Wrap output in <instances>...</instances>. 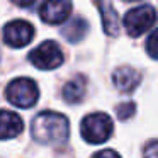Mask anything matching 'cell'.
<instances>
[{
    "label": "cell",
    "mask_w": 158,
    "mask_h": 158,
    "mask_svg": "<svg viewBox=\"0 0 158 158\" xmlns=\"http://www.w3.org/2000/svg\"><path fill=\"white\" fill-rule=\"evenodd\" d=\"M72 14L70 0H46L39 9V17L46 24H61Z\"/></svg>",
    "instance_id": "7"
},
{
    "label": "cell",
    "mask_w": 158,
    "mask_h": 158,
    "mask_svg": "<svg viewBox=\"0 0 158 158\" xmlns=\"http://www.w3.org/2000/svg\"><path fill=\"white\" fill-rule=\"evenodd\" d=\"M95 5L99 7L100 17H102V27L109 36L119 34V14L116 12L110 0H95Z\"/></svg>",
    "instance_id": "10"
},
{
    "label": "cell",
    "mask_w": 158,
    "mask_h": 158,
    "mask_svg": "<svg viewBox=\"0 0 158 158\" xmlns=\"http://www.w3.org/2000/svg\"><path fill=\"white\" fill-rule=\"evenodd\" d=\"M134 110H136L134 102H123V104H119V106L116 107V114H117V117H119L121 121L129 119V117L134 114Z\"/></svg>",
    "instance_id": "13"
},
{
    "label": "cell",
    "mask_w": 158,
    "mask_h": 158,
    "mask_svg": "<svg viewBox=\"0 0 158 158\" xmlns=\"http://www.w3.org/2000/svg\"><path fill=\"white\" fill-rule=\"evenodd\" d=\"M7 99L10 104L15 107H22V109H31L39 99V90L34 80L27 78V77H21L15 78L9 83L7 87Z\"/></svg>",
    "instance_id": "3"
},
{
    "label": "cell",
    "mask_w": 158,
    "mask_h": 158,
    "mask_svg": "<svg viewBox=\"0 0 158 158\" xmlns=\"http://www.w3.org/2000/svg\"><path fill=\"white\" fill-rule=\"evenodd\" d=\"M10 2L19 5V7H32L36 4V0H10Z\"/></svg>",
    "instance_id": "17"
},
{
    "label": "cell",
    "mask_w": 158,
    "mask_h": 158,
    "mask_svg": "<svg viewBox=\"0 0 158 158\" xmlns=\"http://www.w3.org/2000/svg\"><path fill=\"white\" fill-rule=\"evenodd\" d=\"M124 2H138V0H124Z\"/></svg>",
    "instance_id": "18"
},
{
    "label": "cell",
    "mask_w": 158,
    "mask_h": 158,
    "mask_svg": "<svg viewBox=\"0 0 158 158\" xmlns=\"http://www.w3.org/2000/svg\"><path fill=\"white\" fill-rule=\"evenodd\" d=\"M156 21V12L151 5H139V7L131 9L124 15V29L127 34L138 38L148 29H151Z\"/></svg>",
    "instance_id": "4"
},
{
    "label": "cell",
    "mask_w": 158,
    "mask_h": 158,
    "mask_svg": "<svg viewBox=\"0 0 158 158\" xmlns=\"http://www.w3.org/2000/svg\"><path fill=\"white\" fill-rule=\"evenodd\" d=\"M29 61L39 70H55L63 65V51L55 41H44L29 53Z\"/></svg>",
    "instance_id": "5"
},
{
    "label": "cell",
    "mask_w": 158,
    "mask_h": 158,
    "mask_svg": "<svg viewBox=\"0 0 158 158\" xmlns=\"http://www.w3.org/2000/svg\"><path fill=\"white\" fill-rule=\"evenodd\" d=\"M156 41H158V31H151V34L148 36V43H146V49L148 55L153 60H156Z\"/></svg>",
    "instance_id": "14"
},
{
    "label": "cell",
    "mask_w": 158,
    "mask_h": 158,
    "mask_svg": "<svg viewBox=\"0 0 158 158\" xmlns=\"http://www.w3.org/2000/svg\"><path fill=\"white\" fill-rule=\"evenodd\" d=\"M85 89L87 82L82 75H78L77 78L70 80L65 87H63V99L68 104H78L80 100L85 97Z\"/></svg>",
    "instance_id": "11"
},
{
    "label": "cell",
    "mask_w": 158,
    "mask_h": 158,
    "mask_svg": "<svg viewBox=\"0 0 158 158\" xmlns=\"http://www.w3.org/2000/svg\"><path fill=\"white\" fill-rule=\"evenodd\" d=\"M143 155H144V158H156V141L151 139L150 143L144 146Z\"/></svg>",
    "instance_id": "15"
},
{
    "label": "cell",
    "mask_w": 158,
    "mask_h": 158,
    "mask_svg": "<svg viewBox=\"0 0 158 158\" xmlns=\"http://www.w3.org/2000/svg\"><path fill=\"white\" fill-rule=\"evenodd\" d=\"M92 158H121V156L114 150H102L99 153H95Z\"/></svg>",
    "instance_id": "16"
},
{
    "label": "cell",
    "mask_w": 158,
    "mask_h": 158,
    "mask_svg": "<svg viewBox=\"0 0 158 158\" xmlns=\"http://www.w3.org/2000/svg\"><path fill=\"white\" fill-rule=\"evenodd\" d=\"M80 129H82V136L87 143L100 144L110 138L112 129H114V123L107 114L94 112V114H89L82 121Z\"/></svg>",
    "instance_id": "2"
},
{
    "label": "cell",
    "mask_w": 158,
    "mask_h": 158,
    "mask_svg": "<svg viewBox=\"0 0 158 158\" xmlns=\"http://www.w3.org/2000/svg\"><path fill=\"white\" fill-rule=\"evenodd\" d=\"M87 31H89V24L85 22V19L75 17V19H72L70 22H66V24L63 26L61 34L66 38V41L78 43L87 36Z\"/></svg>",
    "instance_id": "12"
},
{
    "label": "cell",
    "mask_w": 158,
    "mask_h": 158,
    "mask_svg": "<svg viewBox=\"0 0 158 158\" xmlns=\"http://www.w3.org/2000/svg\"><path fill=\"white\" fill-rule=\"evenodd\" d=\"M68 131L70 124L66 116L53 110L39 112L31 124L32 138L41 144H51V146L63 144L68 139Z\"/></svg>",
    "instance_id": "1"
},
{
    "label": "cell",
    "mask_w": 158,
    "mask_h": 158,
    "mask_svg": "<svg viewBox=\"0 0 158 158\" xmlns=\"http://www.w3.org/2000/svg\"><path fill=\"white\" fill-rule=\"evenodd\" d=\"M112 82L117 90H121L124 94H131L141 83V75L138 70L131 68V66H121L114 72Z\"/></svg>",
    "instance_id": "8"
},
{
    "label": "cell",
    "mask_w": 158,
    "mask_h": 158,
    "mask_svg": "<svg viewBox=\"0 0 158 158\" xmlns=\"http://www.w3.org/2000/svg\"><path fill=\"white\" fill-rule=\"evenodd\" d=\"M34 38V27L27 21H12L4 27V41L10 48H24Z\"/></svg>",
    "instance_id": "6"
},
{
    "label": "cell",
    "mask_w": 158,
    "mask_h": 158,
    "mask_svg": "<svg viewBox=\"0 0 158 158\" xmlns=\"http://www.w3.org/2000/svg\"><path fill=\"white\" fill-rule=\"evenodd\" d=\"M24 129L22 117L10 110H0V139H12L17 138Z\"/></svg>",
    "instance_id": "9"
}]
</instances>
